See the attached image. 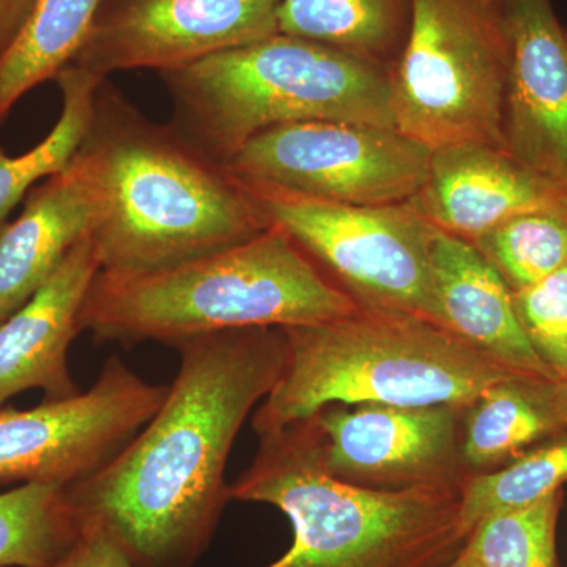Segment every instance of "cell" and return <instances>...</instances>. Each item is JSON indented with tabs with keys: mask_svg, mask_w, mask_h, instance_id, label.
Listing matches in <instances>:
<instances>
[{
	"mask_svg": "<svg viewBox=\"0 0 567 567\" xmlns=\"http://www.w3.org/2000/svg\"><path fill=\"white\" fill-rule=\"evenodd\" d=\"M102 0H35L28 24L0 61V125L22 96L70 65Z\"/></svg>",
	"mask_w": 567,
	"mask_h": 567,
	"instance_id": "ffe728a7",
	"label": "cell"
},
{
	"mask_svg": "<svg viewBox=\"0 0 567 567\" xmlns=\"http://www.w3.org/2000/svg\"><path fill=\"white\" fill-rule=\"evenodd\" d=\"M431 158L427 147L388 126L301 122L257 134L227 167L328 203L374 207L415 199Z\"/></svg>",
	"mask_w": 567,
	"mask_h": 567,
	"instance_id": "9c48e42d",
	"label": "cell"
},
{
	"mask_svg": "<svg viewBox=\"0 0 567 567\" xmlns=\"http://www.w3.org/2000/svg\"><path fill=\"white\" fill-rule=\"evenodd\" d=\"M78 152L99 194L92 238L103 271L164 270L270 227L229 167L142 114L107 78Z\"/></svg>",
	"mask_w": 567,
	"mask_h": 567,
	"instance_id": "7a4b0ae2",
	"label": "cell"
},
{
	"mask_svg": "<svg viewBox=\"0 0 567 567\" xmlns=\"http://www.w3.org/2000/svg\"><path fill=\"white\" fill-rule=\"evenodd\" d=\"M445 567H483L480 565V561L475 557H473L472 554H470L468 550H466V547L464 550L461 551V554L457 555L456 558L453 559V561L447 563Z\"/></svg>",
	"mask_w": 567,
	"mask_h": 567,
	"instance_id": "f546056e",
	"label": "cell"
},
{
	"mask_svg": "<svg viewBox=\"0 0 567 567\" xmlns=\"http://www.w3.org/2000/svg\"><path fill=\"white\" fill-rule=\"evenodd\" d=\"M286 364L254 415L256 434L330 405L466 409L507 371L424 317L361 306L331 322L281 328Z\"/></svg>",
	"mask_w": 567,
	"mask_h": 567,
	"instance_id": "5b68a950",
	"label": "cell"
},
{
	"mask_svg": "<svg viewBox=\"0 0 567 567\" xmlns=\"http://www.w3.org/2000/svg\"><path fill=\"white\" fill-rule=\"evenodd\" d=\"M431 284L432 322L514 374L557 380L529 344L513 290L472 241L436 227Z\"/></svg>",
	"mask_w": 567,
	"mask_h": 567,
	"instance_id": "2e32d148",
	"label": "cell"
},
{
	"mask_svg": "<svg viewBox=\"0 0 567 567\" xmlns=\"http://www.w3.org/2000/svg\"><path fill=\"white\" fill-rule=\"evenodd\" d=\"M506 151L567 192V31L551 0H502Z\"/></svg>",
	"mask_w": 567,
	"mask_h": 567,
	"instance_id": "4fadbf2b",
	"label": "cell"
},
{
	"mask_svg": "<svg viewBox=\"0 0 567 567\" xmlns=\"http://www.w3.org/2000/svg\"><path fill=\"white\" fill-rule=\"evenodd\" d=\"M412 0H279V33L317 41L365 61L399 50L409 32Z\"/></svg>",
	"mask_w": 567,
	"mask_h": 567,
	"instance_id": "d6986e66",
	"label": "cell"
},
{
	"mask_svg": "<svg viewBox=\"0 0 567 567\" xmlns=\"http://www.w3.org/2000/svg\"><path fill=\"white\" fill-rule=\"evenodd\" d=\"M84 532L62 484L25 483L0 494V567H54Z\"/></svg>",
	"mask_w": 567,
	"mask_h": 567,
	"instance_id": "44dd1931",
	"label": "cell"
},
{
	"mask_svg": "<svg viewBox=\"0 0 567 567\" xmlns=\"http://www.w3.org/2000/svg\"><path fill=\"white\" fill-rule=\"evenodd\" d=\"M166 393L167 386L145 382L111 357L87 391L31 410H2L0 483L85 480L132 442Z\"/></svg>",
	"mask_w": 567,
	"mask_h": 567,
	"instance_id": "30bf717a",
	"label": "cell"
},
{
	"mask_svg": "<svg viewBox=\"0 0 567 567\" xmlns=\"http://www.w3.org/2000/svg\"><path fill=\"white\" fill-rule=\"evenodd\" d=\"M181 368L162 405L99 472L66 486L84 528L140 567H194L230 502L227 461L252 406L286 364L281 328H238L174 344Z\"/></svg>",
	"mask_w": 567,
	"mask_h": 567,
	"instance_id": "6da1fadb",
	"label": "cell"
},
{
	"mask_svg": "<svg viewBox=\"0 0 567 567\" xmlns=\"http://www.w3.org/2000/svg\"><path fill=\"white\" fill-rule=\"evenodd\" d=\"M413 200L439 229L473 241L514 216L567 208V192L505 148L465 142L432 151Z\"/></svg>",
	"mask_w": 567,
	"mask_h": 567,
	"instance_id": "5bb4252c",
	"label": "cell"
},
{
	"mask_svg": "<svg viewBox=\"0 0 567 567\" xmlns=\"http://www.w3.org/2000/svg\"><path fill=\"white\" fill-rule=\"evenodd\" d=\"M453 405H330L317 413L330 475L382 491L462 488V416Z\"/></svg>",
	"mask_w": 567,
	"mask_h": 567,
	"instance_id": "7c38bea8",
	"label": "cell"
},
{
	"mask_svg": "<svg viewBox=\"0 0 567 567\" xmlns=\"http://www.w3.org/2000/svg\"><path fill=\"white\" fill-rule=\"evenodd\" d=\"M103 80L70 63L54 80L62 95V111L54 128L22 155L10 156L0 148V230L33 186L65 169L80 151L92 121L96 89Z\"/></svg>",
	"mask_w": 567,
	"mask_h": 567,
	"instance_id": "7402d4cb",
	"label": "cell"
},
{
	"mask_svg": "<svg viewBox=\"0 0 567 567\" xmlns=\"http://www.w3.org/2000/svg\"><path fill=\"white\" fill-rule=\"evenodd\" d=\"M554 382L511 377L488 386L466 406L461 434L466 475L502 468L566 431L555 404Z\"/></svg>",
	"mask_w": 567,
	"mask_h": 567,
	"instance_id": "ac0fdd59",
	"label": "cell"
},
{
	"mask_svg": "<svg viewBox=\"0 0 567 567\" xmlns=\"http://www.w3.org/2000/svg\"><path fill=\"white\" fill-rule=\"evenodd\" d=\"M99 215V194L80 152L33 186L14 221L0 230V315L10 317L61 267Z\"/></svg>",
	"mask_w": 567,
	"mask_h": 567,
	"instance_id": "e0dca14e",
	"label": "cell"
},
{
	"mask_svg": "<svg viewBox=\"0 0 567 567\" xmlns=\"http://www.w3.org/2000/svg\"><path fill=\"white\" fill-rule=\"evenodd\" d=\"M472 244L518 292L567 265V208L514 216Z\"/></svg>",
	"mask_w": 567,
	"mask_h": 567,
	"instance_id": "cb8c5ba5",
	"label": "cell"
},
{
	"mask_svg": "<svg viewBox=\"0 0 567 567\" xmlns=\"http://www.w3.org/2000/svg\"><path fill=\"white\" fill-rule=\"evenodd\" d=\"M54 567H140L118 547L110 535L99 528H85L78 540Z\"/></svg>",
	"mask_w": 567,
	"mask_h": 567,
	"instance_id": "4316f807",
	"label": "cell"
},
{
	"mask_svg": "<svg viewBox=\"0 0 567 567\" xmlns=\"http://www.w3.org/2000/svg\"><path fill=\"white\" fill-rule=\"evenodd\" d=\"M563 492L524 509L492 514L473 528L466 550L483 567H559L557 525Z\"/></svg>",
	"mask_w": 567,
	"mask_h": 567,
	"instance_id": "d4e9b609",
	"label": "cell"
},
{
	"mask_svg": "<svg viewBox=\"0 0 567 567\" xmlns=\"http://www.w3.org/2000/svg\"><path fill=\"white\" fill-rule=\"evenodd\" d=\"M565 483L567 429L502 468L466 476L461 488L462 525L470 535L483 518L536 505Z\"/></svg>",
	"mask_w": 567,
	"mask_h": 567,
	"instance_id": "603a6c76",
	"label": "cell"
},
{
	"mask_svg": "<svg viewBox=\"0 0 567 567\" xmlns=\"http://www.w3.org/2000/svg\"><path fill=\"white\" fill-rule=\"evenodd\" d=\"M237 178L268 224L330 268L358 303L431 320L436 226L415 200L374 207L336 204Z\"/></svg>",
	"mask_w": 567,
	"mask_h": 567,
	"instance_id": "ba28073f",
	"label": "cell"
},
{
	"mask_svg": "<svg viewBox=\"0 0 567 567\" xmlns=\"http://www.w3.org/2000/svg\"><path fill=\"white\" fill-rule=\"evenodd\" d=\"M259 450L230 499L289 518L293 544L265 567H445L464 550L461 488L382 491L328 473L316 417L259 432Z\"/></svg>",
	"mask_w": 567,
	"mask_h": 567,
	"instance_id": "277c9868",
	"label": "cell"
},
{
	"mask_svg": "<svg viewBox=\"0 0 567 567\" xmlns=\"http://www.w3.org/2000/svg\"><path fill=\"white\" fill-rule=\"evenodd\" d=\"M279 0H102L71 65L93 76L185 69L279 33Z\"/></svg>",
	"mask_w": 567,
	"mask_h": 567,
	"instance_id": "8fae6325",
	"label": "cell"
},
{
	"mask_svg": "<svg viewBox=\"0 0 567 567\" xmlns=\"http://www.w3.org/2000/svg\"><path fill=\"white\" fill-rule=\"evenodd\" d=\"M360 303L328 281L279 227L229 248L148 274L100 270L81 311L96 344L174 346L238 330L331 322Z\"/></svg>",
	"mask_w": 567,
	"mask_h": 567,
	"instance_id": "3957f363",
	"label": "cell"
},
{
	"mask_svg": "<svg viewBox=\"0 0 567 567\" xmlns=\"http://www.w3.org/2000/svg\"><path fill=\"white\" fill-rule=\"evenodd\" d=\"M513 297L529 344L561 379L567 374V265Z\"/></svg>",
	"mask_w": 567,
	"mask_h": 567,
	"instance_id": "484cf974",
	"label": "cell"
},
{
	"mask_svg": "<svg viewBox=\"0 0 567 567\" xmlns=\"http://www.w3.org/2000/svg\"><path fill=\"white\" fill-rule=\"evenodd\" d=\"M100 270L95 241L85 235L28 303L0 324V406L29 390L44 391L47 401L80 393L69 349L81 333L82 306Z\"/></svg>",
	"mask_w": 567,
	"mask_h": 567,
	"instance_id": "9a60e30c",
	"label": "cell"
},
{
	"mask_svg": "<svg viewBox=\"0 0 567 567\" xmlns=\"http://www.w3.org/2000/svg\"><path fill=\"white\" fill-rule=\"evenodd\" d=\"M35 0H0V61L28 24Z\"/></svg>",
	"mask_w": 567,
	"mask_h": 567,
	"instance_id": "83f0119b",
	"label": "cell"
},
{
	"mask_svg": "<svg viewBox=\"0 0 567 567\" xmlns=\"http://www.w3.org/2000/svg\"><path fill=\"white\" fill-rule=\"evenodd\" d=\"M159 76L175 130L223 166L257 134L290 123L395 128L390 76L379 63L284 33Z\"/></svg>",
	"mask_w": 567,
	"mask_h": 567,
	"instance_id": "8992f818",
	"label": "cell"
},
{
	"mask_svg": "<svg viewBox=\"0 0 567 567\" xmlns=\"http://www.w3.org/2000/svg\"><path fill=\"white\" fill-rule=\"evenodd\" d=\"M555 404L558 406L559 415L567 425V374L554 382Z\"/></svg>",
	"mask_w": 567,
	"mask_h": 567,
	"instance_id": "f1b7e54d",
	"label": "cell"
},
{
	"mask_svg": "<svg viewBox=\"0 0 567 567\" xmlns=\"http://www.w3.org/2000/svg\"><path fill=\"white\" fill-rule=\"evenodd\" d=\"M507 65L502 0H412L390 74L395 130L429 151L465 142L506 151Z\"/></svg>",
	"mask_w": 567,
	"mask_h": 567,
	"instance_id": "52a82bcc",
	"label": "cell"
},
{
	"mask_svg": "<svg viewBox=\"0 0 567 567\" xmlns=\"http://www.w3.org/2000/svg\"><path fill=\"white\" fill-rule=\"evenodd\" d=\"M6 319H7V317H6V316L0 315V324H2L3 322H6Z\"/></svg>",
	"mask_w": 567,
	"mask_h": 567,
	"instance_id": "4dcf8cb0",
	"label": "cell"
}]
</instances>
